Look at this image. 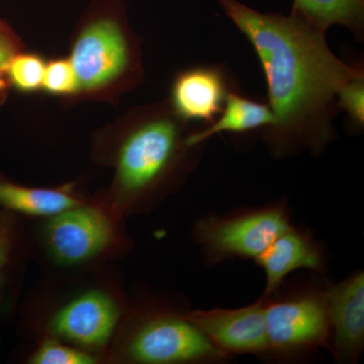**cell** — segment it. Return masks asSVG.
I'll list each match as a JSON object with an SVG mask.
<instances>
[{
    "mask_svg": "<svg viewBox=\"0 0 364 364\" xmlns=\"http://www.w3.org/2000/svg\"><path fill=\"white\" fill-rule=\"evenodd\" d=\"M249 41L267 78L274 122L264 130L273 155L320 153L331 140L338 91L359 71L333 54L325 33L293 16L263 14L238 0H217Z\"/></svg>",
    "mask_w": 364,
    "mask_h": 364,
    "instance_id": "obj_1",
    "label": "cell"
},
{
    "mask_svg": "<svg viewBox=\"0 0 364 364\" xmlns=\"http://www.w3.org/2000/svg\"><path fill=\"white\" fill-rule=\"evenodd\" d=\"M172 109L146 114L126 136L117 154V186L128 202L154 193L189 159L183 123Z\"/></svg>",
    "mask_w": 364,
    "mask_h": 364,
    "instance_id": "obj_2",
    "label": "cell"
},
{
    "mask_svg": "<svg viewBox=\"0 0 364 364\" xmlns=\"http://www.w3.org/2000/svg\"><path fill=\"white\" fill-rule=\"evenodd\" d=\"M284 203L231 215H205L196 223L193 234L207 260L212 263L244 258L255 259L291 226Z\"/></svg>",
    "mask_w": 364,
    "mask_h": 364,
    "instance_id": "obj_3",
    "label": "cell"
},
{
    "mask_svg": "<svg viewBox=\"0 0 364 364\" xmlns=\"http://www.w3.org/2000/svg\"><path fill=\"white\" fill-rule=\"evenodd\" d=\"M126 354L146 364L214 363L229 358L186 317V314L147 316L132 333Z\"/></svg>",
    "mask_w": 364,
    "mask_h": 364,
    "instance_id": "obj_4",
    "label": "cell"
},
{
    "mask_svg": "<svg viewBox=\"0 0 364 364\" xmlns=\"http://www.w3.org/2000/svg\"><path fill=\"white\" fill-rule=\"evenodd\" d=\"M69 60L79 90L85 91L111 85L132 68L134 51L114 11L107 6L86 23L76 38Z\"/></svg>",
    "mask_w": 364,
    "mask_h": 364,
    "instance_id": "obj_5",
    "label": "cell"
},
{
    "mask_svg": "<svg viewBox=\"0 0 364 364\" xmlns=\"http://www.w3.org/2000/svg\"><path fill=\"white\" fill-rule=\"evenodd\" d=\"M265 296L269 354L287 358L328 346L329 324L326 289H311L279 299Z\"/></svg>",
    "mask_w": 364,
    "mask_h": 364,
    "instance_id": "obj_6",
    "label": "cell"
},
{
    "mask_svg": "<svg viewBox=\"0 0 364 364\" xmlns=\"http://www.w3.org/2000/svg\"><path fill=\"white\" fill-rule=\"evenodd\" d=\"M114 231L105 210L81 203L49 217L45 242L55 259L76 265L104 252L114 239Z\"/></svg>",
    "mask_w": 364,
    "mask_h": 364,
    "instance_id": "obj_7",
    "label": "cell"
},
{
    "mask_svg": "<svg viewBox=\"0 0 364 364\" xmlns=\"http://www.w3.org/2000/svg\"><path fill=\"white\" fill-rule=\"evenodd\" d=\"M267 296L238 309H212L186 313V317L227 356L269 354L265 324Z\"/></svg>",
    "mask_w": 364,
    "mask_h": 364,
    "instance_id": "obj_8",
    "label": "cell"
},
{
    "mask_svg": "<svg viewBox=\"0 0 364 364\" xmlns=\"http://www.w3.org/2000/svg\"><path fill=\"white\" fill-rule=\"evenodd\" d=\"M121 309L109 294L90 289L71 299L53 316L50 331L79 348L104 347L116 331Z\"/></svg>",
    "mask_w": 364,
    "mask_h": 364,
    "instance_id": "obj_9",
    "label": "cell"
},
{
    "mask_svg": "<svg viewBox=\"0 0 364 364\" xmlns=\"http://www.w3.org/2000/svg\"><path fill=\"white\" fill-rule=\"evenodd\" d=\"M328 348L343 363L358 360L364 347V273L356 272L326 289Z\"/></svg>",
    "mask_w": 364,
    "mask_h": 364,
    "instance_id": "obj_10",
    "label": "cell"
},
{
    "mask_svg": "<svg viewBox=\"0 0 364 364\" xmlns=\"http://www.w3.org/2000/svg\"><path fill=\"white\" fill-rule=\"evenodd\" d=\"M233 90L235 86L223 67H191L174 79L172 111L182 121L210 124L219 116L228 95Z\"/></svg>",
    "mask_w": 364,
    "mask_h": 364,
    "instance_id": "obj_11",
    "label": "cell"
},
{
    "mask_svg": "<svg viewBox=\"0 0 364 364\" xmlns=\"http://www.w3.org/2000/svg\"><path fill=\"white\" fill-rule=\"evenodd\" d=\"M267 277L263 294L272 296L287 275L299 269L325 272L324 253L313 237L291 225L254 259Z\"/></svg>",
    "mask_w": 364,
    "mask_h": 364,
    "instance_id": "obj_12",
    "label": "cell"
},
{
    "mask_svg": "<svg viewBox=\"0 0 364 364\" xmlns=\"http://www.w3.org/2000/svg\"><path fill=\"white\" fill-rule=\"evenodd\" d=\"M274 122L268 104L244 97L236 90L228 95L222 112L203 130L189 133L186 142L189 147H200L203 143L222 133H247L267 130Z\"/></svg>",
    "mask_w": 364,
    "mask_h": 364,
    "instance_id": "obj_13",
    "label": "cell"
},
{
    "mask_svg": "<svg viewBox=\"0 0 364 364\" xmlns=\"http://www.w3.org/2000/svg\"><path fill=\"white\" fill-rule=\"evenodd\" d=\"M81 203L67 188H30L0 177V213L49 218Z\"/></svg>",
    "mask_w": 364,
    "mask_h": 364,
    "instance_id": "obj_14",
    "label": "cell"
},
{
    "mask_svg": "<svg viewBox=\"0 0 364 364\" xmlns=\"http://www.w3.org/2000/svg\"><path fill=\"white\" fill-rule=\"evenodd\" d=\"M291 16L320 33L340 25L363 37L364 0H294Z\"/></svg>",
    "mask_w": 364,
    "mask_h": 364,
    "instance_id": "obj_15",
    "label": "cell"
},
{
    "mask_svg": "<svg viewBox=\"0 0 364 364\" xmlns=\"http://www.w3.org/2000/svg\"><path fill=\"white\" fill-rule=\"evenodd\" d=\"M45 62L37 55L14 54L9 60L4 74L7 82L23 92L41 90L45 73Z\"/></svg>",
    "mask_w": 364,
    "mask_h": 364,
    "instance_id": "obj_16",
    "label": "cell"
},
{
    "mask_svg": "<svg viewBox=\"0 0 364 364\" xmlns=\"http://www.w3.org/2000/svg\"><path fill=\"white\" fill-rule=\"evenodd\" d=\"M95 359L81 348L62 344L58 340H46L30 358L33 364H91Z\"/></svg>",
    "mask_w": 364,
    "mask_h": 364,
    "instance_id": "obj_17",
    "label": "cell"
},
{
    "mask_svg": "<svg viewBox=\"0 0 364 364\" xmlns=\"http://www.w3.org/2000/svg\"><path fill=\"white\" fill-rule=\"evenodd\" d=\"M337 105L339 111L348 116L353 128L360 130L364 126V72L360 70L349 79L338 91Z\"/></svg>",
    "mask_w": 364,
    "mask_h": 364,
    "instance_id": "obj_18",
    "label": "cell"
},
{
    "mask_svg": "<svg viewBox=\"0 0 364 364\" xmlns=\"http://www.w3.org/2000/svg\"><path fill=\"white\" fill-rule=\"evenodd\" d=\"M42 88L52 95H72L80 90L70 60H53L46 64Z\"/></svg>",
    "mask_w": 364,
    "mask_h": 364,
    "instance_id": "obj_19",
    "label": "cell"
},
{
    "mask_svg": "<svg viewBox=\"0 0 364 364\" xmlns=\"http://www.w3.org/2000/svg\"><path fill=\"white\" fill-rule=\"evenodd\" d=\"M18 249V235L11 214L0 213V286L13 265Z\"/></svg>",
    "mask_w": 364,
    "mask_h": 364,
    "instance_id": "obj_20",
    "label": "cell"
},
{
    "mask_svg": "<svg viewBox=\"0 0 364 364\" xmlns=\"http://www.w3.org/2000/svg\"><path fill=\"white\" fill-rule=\"evenodd\" d=\"M6 26L0 23V70H6L9 60L16 54V43L11 40V36L7 35Z\"/></svg>",
    "mask_w": 364,
    "mask_h": 364,
    "instance_id": "obj_21",
    "label": "cell"
},
{
    "mask_svg": "<svg viewBox=\"0 0 364 364\" xmlns=\"http://www.w3.org/2000/svg\"><path fill=\"white\" fill-rule=\"evenodd\" d=\"M7 79L4 71L0 70V93L6 90Z\"/></svg>",
    "mask_w": 364,
    "mask_h": 364,
    "instance_id": "obj_22",
    "label": "cell"
}]
</instances>
